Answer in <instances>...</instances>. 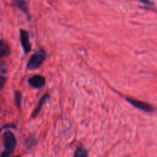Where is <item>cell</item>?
<instances>
[{"label": "cell", "mask_w": 157, "mask_h": 157, "mask_svg": "<svg viewBox=\"0 0 157 157\" xmlns=\"http://www.w3.org/2000/svg\"><path fill=\"white\" fill-rule=\"evenodd\" d=\"M15 104L17 107L19 108L21 106V94L20 91H15Z\"/></svg>", "instance_id": "obj_11"}, {"label": "cell", "mask_w": 157, "mask_h": 157, "mask_svg": "<svg viewBox=\"0 0 157 157\" xmlns=\"http://www.w3.org/2000/svg\"><path fill=\"white\" fill-rule=\"evenodd\" d=\"M126 99H127V101H128L130 104H132L133 107H136L137 109H140V110H143V111L148 112V113H151V112L154 111V108H153L150 104H147V103L144 102V101H137V100L129 98H127Z\"/></svg>", "instance_id": "obj_3"}, {"label": "cell", "mask_w": 157, "mask_h": 157, "mask_svg": "<svg viewBox=\"0 0 157 157\" xmlns=\"http://www.w3.org/2000/svg\"><path fill=\"white\" fill-rule=\"evenodd\" d=\"M48 98H49L48 94H45L42 98H41V100L40 101V102H39V104H38V107H37V108L35 109V111H34L33 113H32V117H36L37 115L38 114V113H39V111L41 110L42 106L44 105L46 102H47V101Z\"/></svg>", "instance_id": "obj_9"}, {"label": "cell", "mask_w": 157, "mask_h": 157, "mask_svg": "<svg viewBox=\"0 0 157 157\" xmlns=\"http://www.w3.org/2000/svg\"><path fill=\"white\" fill-rule=\"evenodd\" d=\"M140 1L145 6H150V7H154V3L150 1V0H140Z\"/></svg>", "instance_id": "obj_12"}, {"label": "cell", "mask_w": 157, "mask_h": 157, "mask_svg": "<svg viewBox=\"0 0 157 157\" xmlns=\"http://www.w3.org/2000/svg\"><path fill=\"white\" fill-rule=\"evenodd\" d=\"M29 84L35 89H41L45 85V78L41 75H35L29 78Z\"/></svg>", "instance_id": "obj_5"}, {"label": "cell", "mask_w": 157, "mask_h": 157, "mask_svg": "<svg viewBox=\"0 0 157 157\" xmlns=\"http://www.w3.org/2000/svg\"><path fill=\"white\" fill-rule=\"evenodd\" d=\"M46 58H47L46 52L42 49L38 50L31 57L30 60L28 62L27 68L30 71L38 69L41 67V64L44 63V61H45Z\"/></svg>", "instance_id": "obj_2"}, {"label": "cell", "mask_w": 157, "mask_h": 157, "mask_svg": "<svg viewBox=\"0 0 157 157\" xmlns=\"http://www.w3.org/2000/svg\"><path fill=\"white\" fill-rule=\"evenodd\" d=\"M15 6L21 11L24 12L25 15H29V10L28 7V1L27 0H14Z\"/></svg>", "instance_id": "obj_8"}, {"label": "cell", "mask_w": 157, "mask_h": 157, "mask_svg": "<svg viewBox=\"0 0 157 157\" xmlns=\"http://www.w3.org/2000/svg\"><path fill=\"white\" fill-rule=\"evenodd\" d=\"M10 53L11 49L9 44L3 40H0V58L9 56Z\"/></svg>", "instance_id": "obj_7"}, {"label": "cell", "mask_w": 157, "mask_h": 157, "mask_svg": "<svg viewBox=\"0 0 157 157\" xmlns=\"http://www.w3.org/2000/svg\"><path fill=\"white\" fill-rule=\"evenodd\" d=\"M87 156V152L86 151V150L84 148V147H78L75 153V156L85 157Z\"/></svg>", "instance_id": "obj_10"}, {"label": "cell", "mask_w": 157, "mask_h": 157, "mask_svg": "<svg viewBox=\"0 0 157 157\" xmlns=\"http://www.w3.org/2000/svg\"><path fill=\"white\" fill-rule=\"evenodd\" d=\"M20 40H21V44L25 53H29L31 52V50H32V48H31L29 32L27 31L23 30V29L20 30Z\"/></svg>", "instance_id": "obj_4"}, {"label": "cell", "mask_w": 157, "mask_h": 157, "mask_svg": "<svg viewBox=\"0 0 157 157\" xmlns=\"http://www.w3.org/2000/svg\"><path fill=\"white\" fill-rule=\"evenodd\" d=\"M8 66L6 64H0V90L4 87L7 81Z\"/></svg>", "instance_id": "obj_6"}, {"label": "cell", "mask_w": 157, "mask_h": 157, "mask_svg": "<svg viewBox=\"0 0 157 157\" xmlns=\"http://www.w3.org/2000/svg\"><path fill=\"white\" fill-rule=\"evenodd\" d=\"M3 143H4L5 150L0 156L2 157L12 156L16 147L17 143L16 138L14 133L10 131H6L3 135Z\"/></svg>", "instance_id": "obj_1"}]
</instances>
